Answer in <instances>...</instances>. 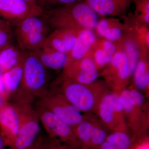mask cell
I'll use <instances>...</instances> for the list:
<instances>
[{
    "label": "cell",
    "mask_w": 149,
    "mask_h": 149,
    "mask_svg": "<svg viewBox=\"0 0 149 149\" xmlns=\"http://www.w3.org/2000/svg\"><path fill=\"white\" fill-rule=\"evenodd\" d=\"M99 15L85 1L51 9L44 15L50 28L78 31L95 29Z\"/></svg>",
    "instance_id": "obj_1"
},
{
    "label": "cell",
    "mask_w": 149,
    "mask_h": 149,
    "mask_svg": "<svg viewBox=\"0 0 149 149\" xmlns=\"http://www.w3.org/2000/svg\"><path fill=\"white\" fill-rule=\"evenodd\" d=\"M47 69L36 52H27L21 83L12 97L13 104H32L45 93L48 81Z\"/></svg>",
    "instance_id": "obj_2"
},
{
    "label": "cell",
    "mask_w": 149,
    "mask_h": 149,
    "mask_svg": "<svg viewBox=\"0 0 149 149\" xmlns=\"http://www.w3.org/2000/svg\"><path fill=\"white\" fill-rule=\"evenodd\" d=\"M58 90L83 113H95L102 98L110 91L104 80H97L90 84L75 83L68 79H57Z\"/></svg>",
    "instance_id": "obj_3"
},
{
    "label": "cell",
    "mask_w": 149,
    "mask_h": 149,
    "mask_svg": "<svg viewBox=\"0 0 149 149\" xmlns=\"http://www.w3.org/2000/svg\"><path fill=\"white\" fill-rule=\"evenodd\" d=\"M42 15L30 17L15 24V35L19 47L25 52H37L44 46L50 27Z\"/></svg>",
    "instance_id": "obj_4"
},
{
    "label": "cell",
    "mask_w": 149,
    "mask_h": 149,
    "mask_svg": "<svg viewBox=\"0 0 149 149\" xmlns=\"http://www.w3.org/2000/svg\"><path fill=\"white\" fill-rule=\"evenodd\" d=\"M13 105L18 113L19 127L16 139L8 149H28L40 136V122L38 113L32 104Z\"/></svg>",
    "instance_id": "obj_5"
},
{
    "label": "cell",
    "mask_w": 149,
    "mask_h": 149,
    "mask_svg": "<svg viewBox=\"0 0 149 149\" xmlns=\"http://www.w3.org/2000/svg\"><path fill=\"white\" fill-rule=\"evenodd\" d=\"M107 130L128 132L123 109L117 93L109 91L104 96L95 113Z\"/></svg>",
    "instance_id": "obj_6"
},
{
    "label": "cell",
    "mask_w": 149,
    "mask_h": 149,
    "mask_svg": "<svg viewBox=\"0 0 149 149\" xmlns=\"http://www.w3.org/2000/svg\"><path fill=\"white\" fill-rule=\"evenodd\" d=\"M35 105L53 113L73 128L84 118V114L70 103L58 90H47L37 99Z\"/></svg>",
    "instance_id": "obj_7"
},
{
    "label": "cell",
    "mask_w": 149,
    "mask_h": 149,
    "mask_svg": "<svg viewBox=\"0 0 149 149\" xmlns=\"http://www.w3.org/2000/svg\"><path fill=\"white\" fill-rule=\"evenodd\" d=\"M40 123L49 137L54 138L74 149H80L73 127L53 113L38 105H35Z\"/></svg>",
    "instance_id": "obj_8"
},
{
    "label": "cell",
    "mask_w": 149,
    "mask_h": 149,
    "mask_svg": "<svg viewBox=\"0 0 149 149\" xmlns=\"http://www.w3.org/2000/svg\"><path fill=\"white\" fill-rule=\"evenodd\" d=\"M122 105L128 128L137 139L143 137L146 117V104L144 97L134 99L130 97L127 88L118 93Z\"/></svg>",
    "instance_id": "obj_9"
},
{
    "label": "cell",
    "mask_w": 149,
    "mask_h": 149,
    "mask_svg": "<svg viewBox=\"0 0 149 149\" xmlns=\"http://www.w3.org/2000/svg\"><path fill=\"white\" fill-rule=\"evenodd\" d=\"M112 92L118 93L127 88L130 80L128 61L125 54L118 49L111 61L99 72Z\"/></svg>",
    "instance_id": "obj_10"
},
{
    "label": "cell",
    "mask_w": 149,
    "mask_h": 149,
    "mask_svg": "<svg viewBox=\"0 0 149 149\" xmlns=\"http://www.w3.org/2000/svg\"><path fill=\"white\" fill-rule=\"evenodd\" d=\"M99 77V71L93 59L87 55L80 59L67 62L57 79H68L87 84L95 82Z\"/></svg>",
    "instance_id": "obj_11"
},
{
    "label": "cell",
    "mask_w": 149,
    "mask_h": 149,
    "mask_svg": "<svg viewBox=\"0 0 149 149\" xmlns=\"http://www.w3.org/2000/svg\"><path fill=\"white\" fill-rule=\"evenodd\" d=\"M44 10L24 0H0V16L13 22L30 17L42 15Z\"/></svg>",
    "instance_id": "obj_12"
},
{
    "label": "cell",
    "mask_w": 149,
    "mask_h": 149,
    "mask_svg": "<svg viewBox=\"0 0 149 149\" xmlns=\"http://www.w3.org/2000/svg\"><path fill=\"white\" fill-rule=\"evenodd\" d=\"M19 127L18 113L12 104L7 103L0 109V135L8 147L12 146Z\"/></svg>",
    "instance_id": "obj_13"
},
{
    "label": "cell",
    "mask_w": 149,
    "mask_h": 149,
    "mask_svg": "<svg viewBox=\"0 0 149 149\" xmlns=\"http://www.w3.org/2000/svg\"><path fill=\"white\" fill-rule=\"evenodd\" d=\"M115 42L118 49L123 52L127 57L130 79L133 77L142 53L149 52H144L141 45L126 30H124L120 39Z\"/></svg>",
    "instance_id": "obj_14"
},
{
    "label": "cell",
    "mask_w": 149,
    "mask_h": 149,
    "mask_svg": "<svg viewBox=\"0 0 149 149\" xmlns=\"http://www.w3.org/2000/svg\"><path fill=\"white\" fill-rule=\"evenodd\" d=\"M78 32L63 28L54 29L47 36L43 47L67 54L74 44Z\"/></svg>",
    "instance_id": "obj_15"
},
{
    "label": "cell",
    "mask_w": 149,
    "mask_h": 149,
    "mask_svg": "<svg viewBox=\"0 0 149 149\" xmlns=\"http://www.w3.org/2000/svg\"><path fill=\"white\" fill-rule=\"evenodd\" d=\"M117 50L115 42L104 38L97 39L87 55L92 58L97 69L100 71L111 61Z\"/></svg>",
    "instance_id": "obj_16"
},
{
    "label": "cell",
    "mask_w": 149,
    "mask_h": 149,
    "mask_svg": "<svg viewBox=\"0 0 149 149\" xmlns=\"http://www.w3.org/2000/svg\"><path fill=\"white\" fill-rule=\"evenodd\" d=\"M124 30L129 32L141 45L144 52H149V25L139 20L132 12L122 15Z\"/></svg>",
    "instance_id": "obj_17"
},
{
    "label": "cell",
    "mask_w": 149,
    "mask_h": 149,
    "mask_svg": "<svg viewBox=\"0 0 149 149\" xmlns=\"http://www.w3.org/2000/svg\"><path fill=\"white\" fill-rule=\"evenodd\" d=\"M98 15L113 17L123 15L133 0H84Z\"/></svg>",
    "instance_id": "obj_18"
},
{
    "label": "cell",
    "mask_w": 149,
    "mask_h": 149,
    "mask_svg": "<svg viewBox=\"0 0 149 149\" xmlns=\"http://www.w3.org/2000/svg\"><path fill=\"white\" fill-rule=\"evenodd\" d=\"M97 39L93 30L86 29L78 31L72 48L67 54V62L84 57Z\"/></svg>",
    "instance_id": "obj_19"
},
{
    "label": "cell",
    "mask_w": 149,
    "mask_h": 149,
    "mask_svg": "<svg viewBox=\"0 0 149 149\" xmlns=\"http://www.w3.org/2000/svg\"><path fill=\"white\" fill-rule=\"evenodd\" d=\"M99 36L111 42H116L124 31L123 23L114 17H105L99 19L95 28Z\"/></svg>",
    "instance_id": "obj_20"
},
{
    "label": "cell",
    "mask_w": 149,
    "mask_h": 149,
    "mask_svg": "<svg viewBox=\"0 0 149 149\" xmlns=\"http://www.w3.org/2000/svg\"><path fill=\"white\" fill-rule=\"evenodd\" d=\"M149 53H142L133 75V86L149 96Z\"/></svg>",
    "instance_id": "obj_21"
},
{
    "label": "cell",
    "mask_w": 149,
    "mask_h": 149,
    "mask_svg": "<svg viewBox=\"0 0 149 149\" xmlns=\"http://www.w3.org/2000/svg\"><path fill=\"white\" fill-rule=\"evenodd\" d=\"M96 115L94 113L84 114V118L73 128L80 144V149H90L91 137Z\"/></svg>",
    "instance_id": "obj_22"
},
{
    "label": "cell",
    "mask_w": 149,
    "mask_h": 149,
    "mask_svg": "<svg viewBox=\"0 0 149 149\" xmlns=\"http://www.w3.org/2000/svg\"><path fill=\"white\" fill-rule=\"evenodd\" d=\"M27 52L10 45L0 52V70L2 73L23 63Z\"/></svg>",
    "instance_id": "obj_23"
},
{
    "label": "cell",
    "mask_w": 149,
    "mask_h": 149,
    "mask_svg": "<svg viewBox=\"0 0 149 149\" xmlns=\"http://www.w3.org/2000/svg\"><path fill=\"white\" fill-rule=\"evenodd\" d=\"M137 141L128 132H111L98 149H131Z\"/></svg>",
    "instance_id": "obj_24"
},
{
    "label": "cell",
    "mask_w": 149,
    "mask_h": 149,
    "mask_svg": "<svg viewBox=\"0 0 149 149\" xmlns=\"http://www.w3.org/2000/svg\"><path fill=\"white\" fill-rule=\"evenodd\" d=\"M36 52L40 61L47 69H63L66 64L67 54L45 47L42 48Z\"/></svg>",
    "instance_id": "obj_25"
},
{
    "label": "cell",
    "mask_w": 149,
    "mask_h": 149,
    "mask_svg": "<svg viewBox=\"0 0 149 149\" xmlns=\"http://www.w3.org/2000/svg\"><path fill=\"white\" fill-rule=\"evenodd\" d=\"M24 62L2 74V79L7 101L17 91L20 85L23 74Z\"/></svg>",
    "instance_id": "obj_26"
},
{
    "label": "cell",
    "mask_w": 149,
    "mask_h": 149,
    "mask_svg": "<svg viewBox=\"0 0 149 149\" xmlns=\"http://www.w3.org/2000/svg\"><path fill=\"white\" fill-rule=\"evenodd\" d=\"M106 128L96 116L91 137L90 149H98L106 139L108 134Z\"/></svg>",
    "instance_id": "obj_27"
},
{
    "label": "cell",
    "mask_w": 149,
    "mask_h": 149,
    "mask_svg": "<svg viewBox=\"0 0 149 149\" xmlns=\"http://www.w3.org/2000/svg\"><path fill=\"white\" fill-rule=\"evenodd\" d=\"M135 4V16L141 22L149 24V0H133Z\"/></svg>",
    "instance_id": "obj_28"
},
{
    "label": "cell",
    "mask_w": 149,
    "mask_h": 149,
    "mask_svg": "<svg viewBox=\"0 0 149 149\" xmlns=\"http://www.w3.org/2000/svg\"><path fill=\"white\" fill-rule=\"evenodd\" d=\"M13 33L11 28L0 30V52L11 45Z\"/></svg>",
    "instance_id": "obj_29"
},
{
    "label": "cell",
    "mask_w": 149,
    "mask_h": 149,
    "mask_svg": "<svg viewBox=\"0 0 149 149\" xmlns=\"http://www.w3.org/2000/svg\"><path fill=\"white\" fill-rule=\"evenodd\" d=\"M44 149H76L62 143L56 139L48 137L45 139Z\"/></svg>",
    "instance_id": "obj_30"
},
{
    "label": "cell",
    "mask_w": 149,
    "mask_h": 149,
    "mask_svg": "<svg viewBox=\"0 0 149 149\" xmlns=\"http://www.w3.org/2000/svg\"><path fill=\"white\" fill-rule=\"evenodd\" d=\"M45 7L47 5L52 6L53 8L73 3L84 0H42Z\"/></svg>",
    "instance_id": "obj_31"
},
{
    "label": "cell",
    "mask_w": 149,
    "mask_h": 149,
    "mask_svg": "<svg viewBox=\"0 0 149 149\" xmlns=\"http://www.w3.org/2000/svg\"><path fill=\"white\" fill-rule=\"evenodd\" d=\"M131 149H149V137L143 136L137 140Z\"/></svg>",
    "instance_id": "obj_32"
},
{
    "label": "cell",
    "mask_w": 149,
    "mask_h": 149,
    "mask_svg": "<svg viewBox=\"0 0 149 149\" xmlns=\"http://www.w3.org/2000/svg\"><path fill=\"white\" fill-rule=\"evenodd\" d=\"M45 139L42 136H39L34 145L28 149H44Z\"/></svg>",
    "instance_id": "obj_33"
},
{
    "label": "cell",
    "mask_w": 149,
    "mask_h": 149,
    "mask_svg": "<svg viewBox=\"0 0 149 149\" xmlns=\"http://www.w3.org/2000/svg\"><path fill=\"white\" fill-rule=\"evenodd\" d=\"M32 5L41 8L44 10V5L42 0H24Z\"/></svg>",
    "instance_id": "obj_34"
},
{
    "label": "cell",
    "mask_w": 149,
    "mask_h": 149,
    "mask_svg": "<svg viewBox=\"0 0 149 149\" xmlns=\"http://www.w3.org/2000/svg\"><path fill=\"white\" fill-rule=\"evenodd\" d=\"M2 72L1 70H0V94L2 95L5 98L6 100H7L6 97L5 89L4 87L2 79Z\"/></svg>",
    "instance_id": "obj_35"
},
{
    "label": "cell",
    "mask_w": 149,
    "mask_h": 149,
    "mask_svg": "<svg viewBox=\"0 0 149 149\" xmlns=\"http://www.w3.org/2000/svg\"><path fill=\"white\" fill-rule=\"evenodd\" d=\"M10 28L11 27L9 23L0 18V30Z\"/></svg>",
    "instance_id": "obj_36"
},
{
    "label": "cell",
    "mask_w": 149,
    "mask_h": 149,
    "mask_svg": "<svg viewBox=\"0 0 149 149\" xmlns=\"http://www.w3.org/2000/svg\"><path fill=\"white\" fill-rule=\"evenodd\" d=\"M7 103V100H6L5 98L0 94V109L4 106Z\"/></svg>",
    "instance_id": "obj_37"
},
{
    "label": "cell",
    "mask_w": 149,
    "mask_h": 149,
    "mask_svg": "<svg viewBox=\"0 0 149 149\" xmlns=\"http://www.w3.org/2000/svg\"><path fill=\"white\" fill-rule=\"evenodd\" d=\"M8 147L2 137L0 135V149H6Z\"/></svg>",
    "instance_id": "obj_38"
}]
</instances>
